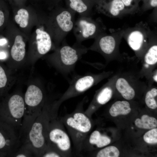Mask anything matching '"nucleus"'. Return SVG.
I'll list each match as a JSON object with an SVG mask.
<instances>
[{
	"instance_id": "15",
	"label": "nucleus",
	"mask_w": 157,
	"mask_h": 157,
	"mask_svg": "<svg viewBox=\"0 0 157 157\" xmlns=\"http://www.w3.org/2000/svg\"><path fill=\"white\" fill-rule=\"evenodd\" d=\"M10 50V56L13 63L15 65L22 63L25 60L26 55V42L24 37L18 32L13 38Z\"/></svg>"
},
{
	"instance_id": "2",
	"label": "nucleus",
	"mask_w": 157,
	"mask_h": 157,
	"mask_svg": "<svg viewBox=\"0 0 157 157\" xmlns=\"http://www.w3.org/2000/svg\"><path fill=\"white\" fill-rule=\"evenodd\" d=\"M61 44L47 57V60L60 72L66 75L74 70L77 62L89 50L76 42L71 46L64 40Z\"/></svg>"
},
{
	"instance_id": "1",
	"label": "nucleus",
	"mask_w": 157,
	"mask_h": 157,
	"mask_svg": "<svg viewBox=\"0 0 157 157\" xmlns=\"http://www.w3.org/2000/svg\"><path fill=\"white\" fill-rule=\"evenodd\" d=\"M51 10L49 15L47 16L46 24L51 37L54 50L61 44L73 29L76 13L59 4Z\"/></svg>"
},
{
	"instance_id": "30",
	"label": "nucleus",
	"mask_w": 157,
	"mask_h": 157,
	"mask_svg": "<svg viewBox=\"0 0 157 157\" xmlns=\"http://www.w3.org/2000/svg\"><path fill=\"white\" fill-rule=\"evenodd\" d=\"M62 0H44V1L48 9L51 10L56 6L59 4Z\"/></svg>"
},
{
	"instance_id": "11",
	"label": "nucleus",
	"mask_w": 157,
	"mask_h": 157,
	"mask_svg": "<svg viewBox=\"0 0 157 157\" xmlns=\"http://www.w3.org/2000/svg\"><path fill=\"white\" fill-rule=\"evenodd\" d=\"M47 146L54 149L57 148L61 151L69 150L71 147L69 138L64 131L58 128L49 124L46 133Z\"/></svg>"
},
{
	"instance_id": "5",
	"label": "nucleus",
	"mask_w": 157,
	"mask_h": 157,
	"mask_svg": "<svg viewBox=\"0 0 157 157\" xmlns=\"http://www.w3.org/2000/svg\"><path fill=\"white\" fill-rule=\"evenodd\" d=\"M46 22V16L40 19L30 40L28 58L32 62L45 55L53 48L52 39L47 28Z\"/></svg>"
},
{
	"instance_id": "22",
	"label": "nucleus",
	"mask_w": 157,
	"mask_h": 157,
	"mask_svg": "<svg viewBox=\"0 0 157 157\" xmlns=\"http://www.w3.org/2000/svg\"><path fill=\"white\" fill-rule=\"evenodd\" d=\"M89 140L90 144H95L99 148L108 145L111 141L110 139L108 137L101 135L97 131H94L92 133Z\"/></svg>"
},
{
	"instance_id": "18",
	"label": "nucleus",
	"mask_w": 157,
	"mask_h": 157,
	"mask_svg": "<svg viewBox=\"0 0 157 157\" xmlns=\"http://www.w3.org/2000/svg\"><path fill=\"white\" fill-rule=\"evenodd\" d=\"M114 76L108 80L99 91L95 98L96 103L104 105L108 102L112 97L113 90Z\"/></svg>"
},
{
	"instance_id": "31",
	"label": "nucleus",
	"mask_w": 157,
	"mask_h": 157,
	"mask_svg": "<svg viewBox=\"0 0 157 157\" xmlns=\"http://www.w3.org/2000/svg\"><path fill=\"white\" fill-rule=\"evenodd\" d=\"M144 6L147 7L156 8L157 6V0H142Z\"/></svg>"
},
{
	"instance_id": "6",
	"label": "nucleus",
	"mask_w": 157,
	"mask_h": 157,
	"mask_svg": "<svg viewBox=\"0 0 157 157\" xmlns=\"http://www.w3.org/2000/svg\"><path fill=\"white\" fill-rule=\"evenodd\" d=\"M114 76L115 89L126 100L133 99L135 96L136 89L147 87L140 80L139 72L137 74L129 72H121Z\"/></svg>"
},
{
	"instance_id": "24",
	"label": "nucleus",
	"mask_w": 157,
	"mask_h": 157,
	"mask_svg": "<svg viewBox=\"0 0 157 157\" xmlns=\"http://www.w3.org/2000/svg\"><path fill=\"white\" fill-rule=\"evenodd\" d=\"M36 157L35 154L31 148L27 144H22L14 153L11 157Z\"/></svg>"
},
{
	"instance_id": "33",
	"label": "nucleus",
	"mask_w": 157,
	"mask_h": 157,
	"mask_svg": "<svg viewBox=\"0 0 157 157\" xmlns=\"http://www.w3.org/2000/svg\"><path fill=\"white\" fill-rule=\"evenodd\" d=\"M5 17L3 12L0 10V27L2 26L4 22Z\"/></svg>"
},
{
	"instance_id": "7",
	"label": "nucleus",
	"mask_w": 157,
	"mask_h": 157,
	"mask_svg": "<svg viewBox=\"0 0 157 157\" xmlns=\"http://www.w3.org/2000/svg\"><path fill=\"white\" fill-rule=\"evenodd\" d=\"M22 144L21 130L0 120L1 157H11Z\"/></svg>"
},
{
	"instance_id": "35",
	"label": "nucleus",
	"mask_w": 157,
	"mask_h": 157,
	"mask_svg": "<svg viewBox=\"0 0 157 157\" xmlns=\"http://www.w3.org/2000/svg\"><path fill=\"white\" fill-rule=\"evenodd\" d=\"M7 42V40L5 39H0V45H3Z\"/></svg>"
},
{
	"instance_id": "26",
	"label": "nucleus",
	"mask_w": 157,
	"mask_h": 157,
	"mask_svg": "<svg viewBox=\"0 0 157 157\" xmlns=\"http://www.w3.org/2000/svg\"><path fill=\"white\" fill-rule=\"evenodd\" d=\"M143 139L147 143L156 144L157 143V129L154 128L147 132L144 135Z\"/></svg>"
},
{
	"instance_id": "13",
	"label": "nucleus",
	"mask_w": 157,
	"mask_h": 157,
	"mask_svg": "<svg viewBox=\"0 0 157 157\" xmlns=\"http://www.w3.org/2000/svg\"><path fill=\"white\" fill-rule=\"evenodd\" d=\"M94 7L97 12L109 17H117L126 10L121 0H95Z\"/></svg>"
},
{
	"instance_id": "8",
	"label": "nucleus",
	"mask_w": 157,
	"mask_h": 157,
	"mask_svg": "<svg viewBox=\"0 0 157 157\" xmlns=\"http://www.w3.org/2000/svg\"><path fill=\"white\" fill-rule=\"evenodd\" d=\"M104 29L100 19L80 16L75 21L73 29L76 42L80 44L86 40L96 38L102 34Z\"/></svg>"
},
{
	"instance_id": "3",
	"label": "nucleus",
	"mask_w": 157,
	"mask_h": 157,
	"mask_svg": "<svg viewBox=\"0 0 157 157\" xmlns=\"http://www.w3.org/2000/svg\"><path fill=\"white\" fill-rule=\"evenodd\" d=\"M48 106L45 104L37 117L31 125L23 141L29 146L36 157H39L47 146L46 133L50 118Z\"/></svg>"
},
{
	"instance_id": "28",
	"label": "nucleus",
	"mask_w": 157,
	"mask_h": 157,
	"mask_svg": "<svg viewBox=\"0 0 157 157\" xmlns=\"http://www.w3.org/2000/svg\"><path fill=\"white\" fill-rule=\"evenodd\" d=\"M8 78L3 69L0 65V89L4 88L6 85Z\"/></svg>"
},
{
	"instance_id": "32",
	"label": "nucleus",
	"mask_w": 157,
	"mask_h": 157,
	"mask_svg": "<svg viewBox=\"0 0 157 157\" xmlns=\"http://www.w3.org/2000/svg\"><path fill=\"white\" fill-rule=\"evenodd\" d=\"M13 5L18 7L24 5L27 0H10Z\"/></svg>"
},
{
	"instance_id": "29",
	"label": "nucleus",
	"mask_w": 157,
	"mask_h": 157,
	"mask_svg": "<svg viewBox=\"0 0 157 157\" xmlns=\"http://www.w3.org/2000/svg\"><path fill=\"white\" fill-rule=\"evenodd\" d=\"M157 71L155 69L151 73L147 80L148 81L147 86H149L153 85L154 82H157Z\"/></svg>"
},
{
	"instance_id": "17",
	"label": "nucleus",
	"mask_w": 157,
	"mask_h": 157,
	"mask_svg": "<svg viewBox=\"0 0 157 157\" xmlns=\"http://www.w3.org/2000/svg\"><path fill=\"white\" fill-rule=\"evenodd\" d=\"M67 123L70 127L83 133L88 132L91 127L89 119L84 114L81 113H76L72 117L68 118Z\"/></svg>"
},
{
	"instance_id": "10",
	"label": "nucleus",
	"mask_w": 157,
	"mask_h": 157,
	"mask_svg": "<svg viewBox=\"0 0 157 157\" xmlns=\"http://www.w3.org/2000/svg\"><path fill=\"white\" fill-rule=\"evenodd\" d=\"M95 38L93 44L88 48V50L99 53L104 57L107 63L115 59L121 60L116 54L117 44L113 37L103 35L102 33Z\"/></svg>"
},
{
	"instance_id": "20",
	"label": "nucleus",
	"mask_w": 157,
	"mask_h": 157,
	"mask_svg": "<svg viewBox=\"0 0 157 157\" xmlns=\"http://www.w3.org/2000/svg\"><path fill=\"white\" fill-rule=\"evenodd\" d=\"M130 104L126 101H118L113 104L109 112L111 115L115 117L119 115H126L131 111Z\"/></svg>"
},
{
	"instance_id": "16",
	"label": "nucleus",
	"mask_w": 157,
	"mask_h": 157,
	"mask_svg": "<svg viewBox=\"0 0 157 157\" xmlns=\"http://www.w3.org/2000/svg\"><path fill=\"white\" fill-rule=\"evenodd\" d=\"M67 7L80 16L90 17L95 0H65Z\"/></svg>"
},
{
	"instance_id": "4",
	"label": "nucleus",
	"mask_w": 157,
	"mask_h": 157,
	"mask_svg": "<svg viewBox=\"0 0 157 157\" xmlns=\"http://www.w3.org/2000/svg\"><path fill=\"white\" fill-rule=\"evenodd\" d=\"M25 111L24 97L20 93L13 94L0 104V120L21 131Z\"/></svg>"
},
{
	"instance_id": "19",
	"label": "nucleus",
	"mask_w": 157,
	"mask_h": 157,
	"mask_svg": "<svg viewBox=\"0 0 157 157\" xmlns=\"http://www.w3.org/2000/svg\"><path fill=\"white\" fill-rule=\"evenodd\" d=\"M24 6L17 7L14 17L16 23L24 30L29 27L31 18L29 8Z\"/></svg>"
},
{
	"instance_id": "25",
	"label": "nucleus",
	"mask_w": 157,
	"mask_h": 157,
	"mask_svg": "<svg viewBox=\"0 0 157 157\" xmlns=\"http://www.w3.org/2000/svg\"><path fill=\"white\" fill-rule=\"evenodd\" d=\"M119 152L117 148L114 146L107 147L100 150L97 155V157H118Z\"/></svg>"
},
{
	"instance_id": "23",
	"label": "nucleus",
	"mask_w": 157,
	"mask_h": 157,
	"mask_svg": "<svg viewBox=\"0 0 157 157\" xmlns=\"http://www.w3.org/2000/svg\"><path fill=\"white\" fill-rule=\"evenodd\" d=\"M149 89L147 92L145 98V102L147 107L152 109H156L157 107L156 98L157 89L154 85L147 86Z\"/></svg>"
},
{
	"instance_id": "21",
	"label": "nucleus",
	"mask_w": 157,
	"mask_h": 157,
	"mask_svg": "<svg viewBox=\"0 0 157 157\" xmlns=\"http://www.w3.org/2000/svg\"><path fill=\"white\" fill-rule=\"evenodd\" d=\"M135 123L136 126L141 129H150L156 128L157 126V119L146 115H143L141 119H137Z\"/></svg>"
},
{
	"instance_id": "34",
	"label": "nucleus",
	"mask_w": 157,
	"mask_h": 157,
	"mask_svg": "<svg viewBox=\"0 0 157 157\" xmlns=\"http://www.w3.org/2000/svg\"><path fill=\"white\" fill-rule=\"evenodd\" d=\"M6 53L3 51H0V59H3L6 57Z\"/></svg>"
},
{
	"instance_id": "14",
	"label": "nucleus",
	"mask_w": 157,
	"mask_h": 157,
	"mask_svg": "<svg viewBox=\"0 0 157 157\" xmlns=\"http://www.w3.org/2000/svg\"><path fill=\"white\" fill-rule=\"evenodd\" d=\"M128 43L135 52L137 57L141 60L148 47V44L143 33L138 30H134L129 34Z\"/></svg>"
},
{
	"instance_id": "9",
	"label": "nucleus",
	"mask_w": 157,
	"mask_h": 157,
	"mask_svg": "<svg viewBox=\"0 0 157 157\" xmlns=\"http://www.w3.org/2000/svg\"><path fill=\"white\" fill-rule=\"evenodd\" d=\"M112 73L111 72L104 71L97 74L89 73L75 76L70 83L69 87L63 98L86 91L109 77Z\"/></svg>"
},
{
	"instance_id": "12",
	"label": "nucleus",
	"mask_w": 157,
	"mask_h": 157,
	"mask_svg": "<svg viewBox=\"0 0 157 157\" xmlns=\"http://www.w3.org/2000/svg\"><path fill=\"white\" fill-rule=\"evenodd\" d=\"M142 66L139 75L141 78L145 77L147 79L155 69L157 63V45H151L148 47L141 59Z\"/></svg>"
},
{
	"instance_id": "27",
	"label": "nucleus",
	"mask_w": 157,
	"mask_h": 157,
	"mask_svg": "<svg viewBox=\"0 0 157 157\" xmlns=\"http://www.w3.org/2000/svg\"><path fill=\"white\" fill-rule=\"evenodd\" d=\"M126 10L129 11L138 10L141 0H121Z\"/></svg>"
}]
</instances>
